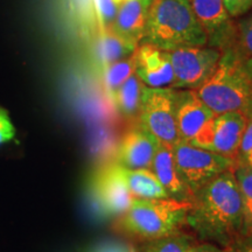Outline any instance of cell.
<instances>
[{"label": "cell", "instance_id": "12", "mask_svg": "<svg viewBox=\"0 0 252 252\" xmlns=\"http://www.w3.org/2000/svg\"><path fill=\"white\" fill-rule=\"evenodd\" d=\"M158 141L139 125L123 135L116 154V163L128 169H151Z\"/></svg>", "mask_w": 252, "mask_h": 252}, {"label": "cell", "instance_id": "15", "mask_svg": "<svg viewBox=\"0 0 252 252\" xmlns=\"http://www.w3.org/2000/svg\"><path fill=\"white\" fill-rule=\"evenodd\" d=\"M190 5L208 39L220 34L225 42V36H229L230 15L223 0H190Z\"/></svg>", "mask_w": 252, "mask_h": 252}, {"label": "cell", "instance_id": "20", "mask_svg": "<svg viewBox=\"0 0 252 252\" xmlns=\"http://www.w3.org/2000/svg\"><path fill=\"white\" fill-rule=\"evenodd\" d=\"M234 173L243 206V237H247L252 236V168L236 166Z\"/></svg>", "mask_w": 252, "mask_h": 252}, {"label": "cell", "instance_id": "24", "mask_svg": "<svg viewBox=\"0 0 252 252\" xmlns=\"http://www.w3.org/2000/svg\"><path fill=\"white\" fill-rule=\"evenodd\" d=\"M94 5H96L100 28L111 30L118 12V0H94Z\"/></svg>", "mask_w": 252, "mask_h": 252}, {"label": "cell", "instance_id": "18", "mask_svg": "<svg viewBox=\"0 0 252 252\" xmlns=\"http://www.w3.org/2000/svg\"><path fill=\"white\" fill-rule=\"evenodd\" d=\"M144 87L145 86L143 84V82L135 76V74H133L110 97V99L113 102L116 110L124 118H138Z\"/></svg>", "mask_w": 252, "mask_h": 252}, {"label": "cell", "instance_id": "5", "mask_svg": "<svg viewBox=\"0 0 252 252\" xmlns=\"http://www.w3.org/2000/svg\"><path fill=\"white\" fill-rule=\"evenodd\" d=\"M173 154L176 171L193 196L217 175L236 167V162L228 157L198 149L182 140L173 145Z\"/></svg>", "mask_w": 252, "mask_h": 252}, {"label": "cell", "instance_id": "7", "mask_svg": "<svg viewBox=\"0 0 252 252\" xmlns=\"http://www.w3.org/2000/svg\"><path fill=\"white\" fill-rule=\"evenodd\" d=\"M174 71L172 89L197 90L216 70L222 50L206 46L185 47L167 52Z\"/></svg>", "mask_w": 252, "mask_h": 252}, {"label": "cell", "instance_id": "17", "mask_svg": "<svg viewBox=\"0 0 252 252\" xmlns=\"http://www.w3.org/2000/svg\"><path fill=\"white\" fill-rule=\"evenodd\" d=\"M137 47V45L130 41L123 39L112 30L100 28L98 36L94 42V53L97 63L103 69L111 63L130 58L133 55Z\"/></svg>", "mask_w": 252, "mask_h": 252}, {"label": "cell", "instance_id": "26", "mask_svg": "<svg viewBox=\"0 0 252 252\" xmlns=\"http://www.w3.org/2000/svg\"><path fill=\"white\" fill-rule=\"evenodd\" d=\"M230 17H239L252 7V0H223Z\"/></svg>", "mask_w": 252, "mask_h": 252}, {"label": "cell", "instance_id": "13", "mask_svg": "<svg viewBox=\"0 0 252 252\" xmlns=\"http://www.w3.org/2000/svg\"><path fill=\"white\" fill-rule=\"evenodd\" d=\"M151 171L157 176L158 181L168 194L169 198L181 202H191L193 194L176 171L173 146L159 141Z\"/></svg>", "mask_w": 252, "mask_h": 252}, {"label": "cell", "instance_id": "25", "mask_svg": "<svg viewBox=\"0 0 252 252\" xmlns=\"http://www.w3.org/2000/svg\"><path fill=\"white\" fill-rule=\"evenodd\" d=\"M15 137V127L6 110L0 108V146L13 140Z\"/></svg>", "mask_w": 252, "mask_h": 252}, {"label": "cell", "instance_id": "8", "mask_svg": "<svg viewBox=\"0 0 252 252\" xmlns=\"http://www.w3.org/2000/svg\"><path fill=\"white\" fill-rule=\"evenodd\" d=\"M248 117L242 112L216 115L188 144L228 157L236 162Z\"/></svg>", "mask_w": 252, "mask_h": 252}, {"label": "cell", "instance_id": "23", "mask_svg": "<svg viewBox=\"0 0 252 252\" xmlns=\"http://www.w3.org/2000/svg\"><path fill=\"white\" fill-rule=\"evenodd\" d=\"M236 166H244L252 168V113L248 117V123L242 137L236 158Z\"/></svg>", "mask_w": 252, "mask_h": 252}, {"label": "cell", "instance_id": "16", "mask_svg": "<svg viewBox=\"0 0 252 252\" xmlns=\"http://www.w3.org/2000/svg\"><path fill=\"white\" fill-rule=\"evenodd\" d=\"M116 168L133 197L147 200L169 198L168 194L151 169H128L118 163H116Z\"/></svg>", "mask_w": 252, "mask_h": 252}, {"label": "cell", "instance_id": "14", "mask_svg": "<svg viewBox=\"0 0 252 252\" xmlns=\"http://www.w3.org/2000/svg\"><path fill=\"white\" fill-rule=\"evenodd\" d=\"M152 2L153 0H123L111 30L138 46L144 37Z\"/></svg>", "mask_w": 252, "mask_h": 252}, {"label": "cell", "instance_id": "28", "mask_svg": "<svg viewBox=\"0 0 252 252\" xmlns=\"http://www.w3.org/2000/svg\"><path fill=\"white\" fill-rule=\"evenodd\" d=\"M230 252H252V236L241 238L230 247Z\"/></svg>", "mask_w": 252, "mask_h": 252}, {"label": "cell", "instance_id": "10", "mask_svg": "<svg viewBox=\"0 0 252 252\" xmlns=\"http://www.w3.org/2000/svg\"><path fill=\"white\" fill-rule=\"evenodd\" d=\"M134 74L147 88H173L175 77L168 53L139 43L133 53Z\"/></svg>", "mask_w": 252, "mask_h": 252}, {"label": "cell", "instance_id": "4", "mask_svg": "<svg viewBox=\"0 0 252 252\" xmlns=\"http://www.w3.org/2000/svg\"><path fill=\"white\" fill-rule=\"evenodd\" d=\"M190 202L173 198H133L130 208L116 220L123 235L141 242L169 237L186 226Z\"/></svg>", "mask_w": 252, "mask_h": 252}, {"label": "cell", "instance_id": "29", "mask_svg": "<svg viewBox=\"0 0 252 252\" xmlns=\"http://www.w3.org/2000/svg\"><path fill=\"white\" fill-rule=\"evenodd\" d=\"M193 252H230V247L220 248L213 243H207V242H204L202 244H197L196 247L194 248Z\"/></svg>", "mask_w": 252, "mask_h": 252}, {"label": "cell", "instance_id": "27", "mask_svg": "<svg viewBox=\"0 0 252 252\" xmlns=\"http://www.w3.org/2000/svg\"><path fill=\"white\" fill-rule=\"evenodd\" d=\"M89 252H137L132 245L124 243H108L99 245Z\"/></svg>", "mask_w": 252, "mask_h": 252}, {"label": "cell", "instance_id": "2", "mask_svg": "<svg viewBox=\"0 0 252 252\" xmlns=\"http://www.w3.org/2000/svg\"><path fill=\"white\" fill-rule=\"evenodd\" d=\"M220 50L216 70L196 93L215 115L242 112L248 117L252 109V59L232 47Z\"/></svg>", "mask_w": 252, "mask_h": 252}, {"label": "cell", "instance_id": "3", "mask_svg": "<svg viewBox=\"0 0 252 252\" xmlns=\"http://www.w3.org/2000/svg\"><path fill=\"white\" fill-rule=\"evenodd\" d=\"M208 42V34L195 17L190 0H153L140 43L171 52Z\"/></svg>", "mask_w": 252, "mask_h": 252}, {"label": "cell", "instance_id": "21", "mask_svg": "<svg viewBox=\"0 0 252 252\" xmlns=\"http://www.w3.org/2000/svg\"><path fill=\"white\" fill-rule=\"evenodd\" d=\"M103 84L106 94L111 97L113 93L134 74L133 56L121 60V61L111 63L103 69Z\"/></svg>", "mask_w": 252, "mask_h": 252}, {"label": "cell", "instance_id": "11", "mask_svg": "<svg viewBox=\"0 0 252 252\" xmlns=\"http://www.w3.org/2000/svg\"><path fill=\"white\" fill-rule=\"evenodd\" d=\"M215 116L196 90H176L175 123L180 140L189 143Z\"/></svg>", "mask_w": 252, "mask_h": 252}, {"label": "cell", "instance_id": "9", "mask_svg": "<svg viewBox=\"0 0 252 252\" xmlns=\"http://www.w3.org/2000/svg\"><path fill=\"white\" fill-rule=\"evenodd\" d=\"M89 193L98 212L105 217L123 215L134 198L119 176L115 162L94 173L89 181Z\"/></svg>", "mask_w": 252, "mask_h": 252}, {"label": "cell", "instance_id": "22", "mask_svg": "<svg viewBox=\"0 0 252 252\" xmlns=\"http://www.w3.org/2000/svg\"><path fill=\"white\" fill-rule=\"evenodd\" d=\"M236 36V46H226L241 53L245 58L252 59V15L238 25Z\"/></svg>", "mask_w": 252, "mask_h": 252}, {"label": "cell", "instance_id": "1", "mask_svg": "<svg viewBox=\"0 0 252 252\" xmlns=\"http://www.w3.org/2000/svg\"><path fill=\"white\" fill-rule=\"evenodd\" d=\"M186 224L207 243L229 248L243 238V206L234 169L194 194Z\"/></svg>", "mask_w": 252, "mask_h": 252}, {"label": "cell", "instance_id": "19", "mask_svg": "<svg viewBox=\"0 0 252 252\" xmlns=\"http://www.w3.org/2000/svg\"><path fill=\"white\" fill-rule=\"evenodd\" d=\"M197 244L194 236L179 232L169 237L143 242L137 252H193Z\"/></svg>", "mask_w": 252, "mask_h": 252}, {"label": "cell", "instance_id": "6", "mask_svg": "<svg viewBox=\"0 0 252 252\" xmlns=\"http://www.w3.org/2000/svg\"><path fill=\"white\" fill-rule=\"evenodd\" d=\"M176 89L144 87L138 125L160 143L173 146L180 141L175 123Z\"/></svg>", "mask_w": 252, "mask_h": 252}, {"label": "cell", "instance_id": "31", "mask_svg": "<svg viewBox=\"0 0 252 252\" xmlns=\"http://www.w3.org/2000/svg\"><path fill=\"white\" fill-rule=\"evenodd\" d=\"M118 1H119V2H121V1H123V0H118Z\"/></svg>", "mask_w": 252, "mask_h": 252}, {"label": "cell", "instance_id": "30", "mask_svg": "<svg viewBox=\"0 0 252 252\" xmlns=\"http://www.w3.org/2000/svg\"><path fill=\"white\" fill-rule=\"evenodd\" d=\"M251 113H252V109H251V112H250V115H251ZM250 115H249V116H250ZM249 116H248V117H249Z\"/></svg>", "mask_w": 252, "mask_h": 252}]
</instances>
